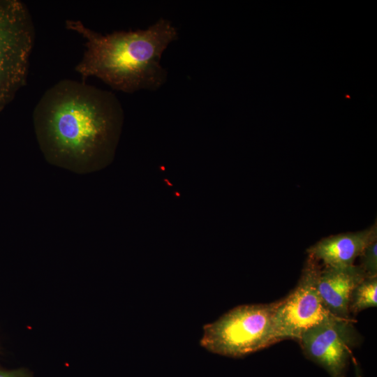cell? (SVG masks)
<instances>
[{"label": "cell", "instance_id": "cell-1", "mask_svg": "<svg viewBox=\"0 0 377 377\" xmlns=\"http://www.w3.org/2000/svg\"><path fill=\"white\" fill-rule=\"evenodd\" d=\"M124 120L114 93L69 79L50 87L33 112L36 138L47 162L80 175L113 161Z\"/></svg>", "mask_w": 377, "mask_h": 377}, {"label": "cell", "instance_id": "cell-2", "mask_svg": "<svg viewBox=\"0 0 377 377\" xmlns=\"http://www.w3.org/2000/svg\"><path fill=\"white\" fill-rule=\"evenodd\" d=\"M66 27L85 40V50L75 67L84 80L96 77L124 93L156 91L167 81L162 55L178 38L171 21L161 18L145 29L116 31L103 35L80 20H68Z\"/></svg>", "mask_w": 377, "mask_h": 377}, {"label": "cell", "instance_id": "cell-3", "mask_svg": "<svg viewBox=\"0 0 377 377\" xmlns=\"http://www.w3.org/2000/svg\"><path fill=\"white\" fill-rule=\"evenodd\" d=\"M276 305L277 301L233 308L204 325L201 346L219 355L241 357L279 342L273 323Z\"/></svg>", "mask_w": 377, "mask_h": 377}, {"label": "cell", "instance_id": "cell-4", "mask_svg": "<svg viewBox=\"0 0 377 377\" xmlns=\"http://www.w3.org/2000/svg\"><path fill=\"white\" fill-rule=\"evenodd\" d=\"M34 41L27 6L19 0H0V112L26 84Z\"/></svg>", "mask_w": 377, "mask_h": 377}, {"label": "cell", "instance_id": "cell-5", "mask_svg": "<svg viewBox=\"0 0 377 377\" xmlns=\"http://www.w3.org/2000/svg\"><path fill=\"white\" fill-rule=\"evenodd\" d=\"M320 269L317 260L309 257L295 289L285 298L277 301L274 313V328L280 341H298L309 329L337 317L324 305L318 290Z\"/></svg>", "mask_w": 377, "mask_h": 377}, {"label": "cell", "instance_id": "cell-6", "mask_svg": "<svg viewBox=\"0 0 377 377\" xmlns=\"http://www.w3.org/2000/svg\"><path fill=\"white\" fill-rule=\"evenodd\" d=\"M352 320L332 318L304 332L298 341L306 356L332 377H346L355 334Z\"/></svg>", "mask_w": 377, "mask_h": 377}, {"label": "cell", "instance_id": "cell-7", "mask_svg": "<svg viewBox=\"0 0 377 377\" xmlns=\"http://www.w3.org/2000/svg\"><path fill=\"white\" fill-rule=\"evenodd\" d=\"M367 278L360 266L325 267L318 278V290L323 302L334 316L351 320L349 303L353 290Z\"/></svg>", "mask_w": 377, "mask_h": 377}, {"label": "cell", "instance_id": "cell-8", "mask_svg": "<svg viewBox=\"0 0 377 377\" xmlns=\"http://www.w3.org/2000/svg\"><path fill=\"white\" fill-rule=\"evenodd\" d=\"M376 225L370 228L342 233L323 238L308 249L309 256L322 261L325 267H346L354 265L355 259L366 246L376 240Z\"/></svg>", "mask_w": 377, "mask_h": 377}, {"label": "cell", "instance_id": "cell-9", "mask_svg": "<svg viewBox=\"0 0 377 377\" xmlns=\"http://www.w3.org/2000/svg\"><path fill=\"white\" fill-rule=\"evenodd\" d=\"M377 276L367 277L353 290L349 303L350 313H357L370 307H376Z\"/></svg>", "mask_w": 377, "mask_h": 377}, {"label": "cell", "instance_id": "cell-10", "mask_svg": "<svg viewBox=\"0 0 377 377\" xmlns=\"http://www.w3.org/2000/svg\"><path fill=\"white\" fill-rule=\"evenodd\" d=\"M377 243L376 240L369 244L364 249L361 257V265L360 267L362 269L367 277L377 276Z\"/></svg>", "mask_w": 377, "mask_h": 377}, {"label": "cell", "instance_id": "cell-11", "mask_svg": "<svg viewBox=\"0 0 377 377\" xmlns=\"http://www.w3.org/2000/svg\"><path fill=\"white\" fill-rule=\"evenodd\" d=\"M0 377H32V374L24 368L11 370L0 369Z\"/></svg>", "mask_w": 377, "mask_h": 377}]
</instances>
